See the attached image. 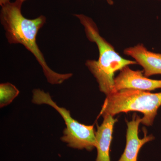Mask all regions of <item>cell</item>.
Instances as JSON below:
<instances>
[{"label": "cell", "instance_id": "obj_1", "mask_svg": "<svg viewBox=\"0 0 161 161\" xmlns=\"http://www.w3.org/2000/svg\"><path fill=\"white\" fill-rule=\"evenodd\" d=\"M23 4L20 0H15L1 6L0 22L8 43L22 44L31 52L42 68L48 83L53 85L63 83L73 74H60L52 69L37 43L38 32L46 23V18L42 15L33 19L25 18L21 11Z\"/></svg>", "mask_w": 161, "mask_h": 161}, {"label": "cell", "instance_id": "obj_2", "mask_svg": "<svg viewBox=\"0 0 161 161\" xmlns=\"http://www.w3.org/2000/svg\"><path fill=\"white\" fill-rule=\"evenodd\" d=\"M83 26L88 40L97 45V60H88L86 66L94 76L100 92L108 96L114 92V75L125 67L137 64L135 60L123 58L114 47L102 36L97 24L92 18L83 14H75Z\"/></svg>", "mask_w": 161, "mask_h": 161}, {"label": "cell", "instance_id": "obj_9", "mask_svg": "<svg viewBox=\"0 0 161 161\" xmlns=\"http://www.w3.org/2000/svg\"><path fill=\"white\" fill-rule=\"evenodd\" d=\"M19 94V91L9 82L0 85V107L1 108L9 104Z\"/></svg>", "mask_w": 161, "mask_h": 161}, {"label": "cell", "instance_id": "obj_10", "mask_svg": "<svg viewBox=\"0 0 161 161\" xmlns=\"http://www.w3.org/2000/svg\"><path fill=\"white\" fill-rule=\"evenodd\" d=\"M10 2V0H0V5L1 6H3L4 4L9 3Z\"/></svg>", "mask_w": 161, "mask_h": 161}, {"label": "cell", "instance_id": "obj_7", "mask_svg": "<svg viewBox=\"0 0 161 161\" xmlns=\"http://www.w3.org/2000/svg\"><path fill=\"white\" fill-rule=\"evenodd\" d=\"M141 121L142 118L134 114L132 120L127 122L125 148L118 161H137L141 148L145 144L154 139L153 136H147L146 132L143 138H139L138 128Z\"/></svg>", "mask_w": 161, "mask_h": 161}, {"label": "cell", "instance_id": "obj_11", "mask_svg": "<svg viewBox=\"0 0 161 161\" xmlns=\"http://www.w3.org/2000/svg\"><path fill=\"white\" fill-rule=\"evenodd\" d=\"M106 1L107 3L110 5H113L114 4V1L113 0H105Z\"/></svg>", "mask_w": 161, "mask_h": 161}, {"label": "cell", "instance_id": "obj_6", "mask_svg": "<svg viewBox=\"0 0 161 161\" xmlns=\"http://www.w3.org/2000/svg\"><path fill=\"white\" fill-rule=\"evenodd\" d=\"M124 53L143 68L144 75L147 78L161 75V53L150 51L142 43L127 47Z\"/></svg>", "mask_w": 161, "mask_h": 161}, {"label": "cell", "instance_id": "obj_4", "mask_svg": "<svg viewBox=\"0 0 161 161\" xmlns=\"http://www.w3.org/2000/svg\"><path fill=\"white\" fill-rule=\"evenodd\" d=\"M32 95L33 103L48 105L57 110L62 116L66 127L64 130L61 141L71 148L78 150L85 149L92 151L95 148L96 140L94 126L86 125L75 120L69 110L58 106L52 99L49 93L40 89H35L33 90Z\"/></svg>", "mask_w": 161, "mask_h": 161}, {"label": "cell", "instance_id": "obj_3", "mask_svg": "<svg viewBox=\"0 0 161 161\" xmlns=\"http://www.w3.org/2000/svg\"><path fill=\"white\" fill-rule=\"evenodd\" d=\"M161 106V92L127 89L113 92L106 96L100 115L114 116L121 112L136 111L143 114L141 123L145 125L153 124Z\"/></svg>", "mask_w": 161, "mask_h": 161}, {"label": "cell", "instance_id": "obj_12", "mask_svg": "<svg viewBox=\"0 0 161 161\" xmlns=\"http://www.w3.org/2000/svg\"><path fill=\"white\" fill-rule=\"evenodd\" d=\"M20 1H21V2H23V3L24 2H25V1H26V0H20Z\"/></svg>", "mask_w": 161, "mask_h": 161}, {"label": "cell", "instance_id": "obj_8", "mask_svg": "<svg viewBox=\"0 0 161 161\" xmlns=\"http://www.w3.org/2000/svg\"><path fill=\"white\" fill-rule=\"evenodd\" d=\"M103 121L100 126H97L95 132L97 156L96 161H111L110 149L112 140L113 128L117 119L111 115L103 116Z\"/></svg>", "mask_w": 161, "mask_h": 161}, {"label": "cell", "instance_id": "obj_5", "mask_svg": "<svg viewBox=\"0 0 161 161\" xmlns=\"http://www.w3.org/2000/svg\"><path fill=\"white\" fill-rule=\"evenodd\" d=\"M143 73L142 71L131 69L129 66L125 67L114 79L113 92L127 89L147 92L161 88V80L150 79Z\"/></svg>", "mask_w": 161, "mask_h": 161}]
</instances>
